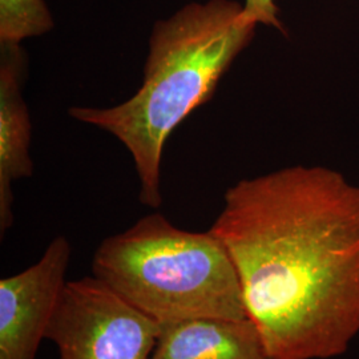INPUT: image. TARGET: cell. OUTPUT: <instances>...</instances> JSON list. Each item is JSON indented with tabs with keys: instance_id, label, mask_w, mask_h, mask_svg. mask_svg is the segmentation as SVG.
I'll return each instance as SVG.
<instances>
[{
	"instance_id": "obj_9",
	"label": "cell",
	"mask_w": 359,
	"mask_h": 359,
	"mask_svg": "<svg viewBox=\"0 0 359 359\" xmlns=\"http://www.w3.org/2000/svg\"><path fill=\"white\" fill-rule=\"evenodd\" d=\"M244 15L257 26L271 27L285 34L276 0H244Z\"/></svg>"
},
{
	"instance_id": "obj_2",
	"label": "cell",
	"mask_w": 359,
	"mask_h": 359,
	"mask_svg": "<svg viewBox=\"0 0 359 359\" xmlns=\"http://www.w3.org/2000/svg\"><path fill=\"white\" fill-rule=\"evenodd\" d=\"M256 28L245 18L244 3H188L152 27L142 87L130 99L111 108H69L72 118L103 129L128 149L144 205L157 209L163 204L161 158L169 136L210 102Z\"/></svg>"
},
{
	"instance_id": "obj_1",
	"label": "cell",
	"mask_w": 359,
	"mask_h": 359,
	"mask_svg": "<svg viewBox=\"0 0 359 359\" xmlns=\"http://www.w3.org/2000/svg\"><path fill=\"white\" fill-rule=\"evenodd\" d=\"M212 233L270 359H333L359 334V185L321 165L244 179Z\"/></svg>"
},
{
	"instance_id": "obj_3",
	"label": "cell",
	"mask_w": 359,
	"mask_h": 359,
	"mask_svg": "<svg viewBox=\"0 0 359 359\" xmlns=\"http://www.w3.org/2000/svg\"><path fill=\"white\" fill-rule=\"evenodd\" d=\"M92 276L161 326L192 318H248L241 283L215 233L175 226L160 213L105 238Z\"/></svg>"
},
{
	"instance_id": "obj_8",
	"label": "cell",
	"mask_w": 359,
	"mask_h": 359,
	"mask_svg": "<svg viewBox=\"0 0 359 359\" xmlns=\"http://www.w3.org/2000/svg\"><path fill=\"white\" fill-rule=\"evenodd\" d=\"M55 27L46 0H0V44H20Z\"/></svg>"
},
{
	"instance_id": "obj_5",
	"label": "cell",
	"mask_w": 359,
	"mask_h": 359,
	"mask_svg": "<svg viewBox=\"0 0 359 359\" xmlns=\"http://www.w3.org/2000/svg\"><path fill=\"white\" fill-rule=\"evenodd\" d=\"M72 248L52 240L38 262L0 281V359H35L65 290Z\"/></svg>"
},
{
	"instance_id": "obj_7",
	"label": "cell",
	"mask_w": 359,
	"mask_h": 359,
	"mask_svg": "<svg viewBox=\"0 0 359 359\" xmlns=\"http://www.w3.org/2000/svg\"><path fill=\"white\" fill-rule=\"evenodd\" d=\"M149 359H270L249 318H192L163 326Z\"/></svg>"
},
{
	"instance_id": "obj_6",
	"label": "cell",
	"mask_w": 359,
	"mask_h": 359,
	"mask_svg": "<svg viewBox=\"0 0 359 359\" xmlns=\"http://www.w3.org/2000/svg\"><path fill=\"white\" fill-rule=\"evenodd\" d=\"M28 56L20 44H0V233L13 224V181L31 177V120L23 97Z\"/></svg>"
},
{
	"instance_id": "obj_4",
	"label": "cell",
	"mask_w": 359,
	"mask_h": 359,
	"mask_svg": "<svg viewBox=\"0 0 359 359\" xmlns=\"http://www.w3.org/2000/svg\"><path fill=\"white\" fill-rule=\"evenodd\" d=\"M163 326L96 277L67 281L46 339L59 359H149Z\"/></svg>"
}]
</instances>
